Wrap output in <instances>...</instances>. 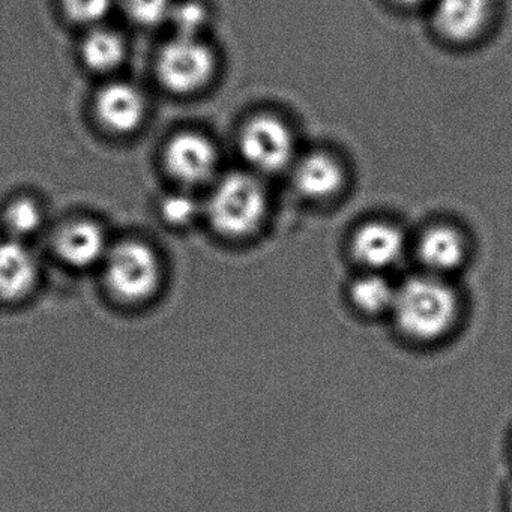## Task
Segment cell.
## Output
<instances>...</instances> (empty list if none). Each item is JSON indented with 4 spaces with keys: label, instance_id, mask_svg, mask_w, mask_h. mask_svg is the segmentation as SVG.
<instances>
[{
    "label": "cell",
    "instance_id": "1",
    "mask_svg": "<svg viewBox=\"0 0 512 512\" xmlns=\"http://www.w3.org/2000/svg\"><path fill=\"white\" fill-rule=\"evenodd\" d=\"M392 313L407 337L418 341L437 340L454 326L457 296L437 275H419L397 289Z\"/></svg>",
    "mask_w": 512,
    "mask_h": 512
},
{
    "label": "cell",
    "instance_id": "2",
    "mask_svg": "<svg viewBox=\"0 0 512 512\" xmlns=\"http://www.w3.org/2000/svg\"><path fill=\"white\" fill-rule=\"evenodd\" d=\"M268 212V196L257 176L233 172L224 176L206 203L212 229L230 239L247 238L262 227Z\"/></svg>",
    "mask_w": 512,
    "mask_h": 512
},
{
    "label": "cell",
    "instance_id": "3",
    "mask_svg": "<svg viewBox=\"0 0 512 512\" xmlns=\"http://www.w3.org/2000/svg\"><path fill=\"white\" fill-rule=\"evenodd\" d=\"M103 265L107 289L125 304H142L160 289L163 268L158 254L145 242L113 245Z\"/></svg>",
    "mask_w": 512,
    "mask_h": 512
},
{
    "label": "cell",
    "instance_id": "4",
    "mask_svg": "<svg viewBox=\"0 0 512 512\" xmlns=\"http://www.w3.org/2000/svg\"><path fill=\"white\" fill-rule=\"evenodd\" d=\"M239 152L259 173L274 175L295 164V137L286 122L274 115H257L239 133Z\"/></svg>",
    "mask_w": 512,
    "mask_h": 512
},
{
    "label": "cell",
    "instance_id": "5",
    "mask_svg": "<svg viewBox=\"0 0 512 512\" xmlns=\"http://www.w3.org/2000/svg\"><path fill=\"white\" fill-rule=\"evenodd\" d=\"M217 59L200 38L176 37L167 43L157 61V73L164 88L190 95L205 88L215 74Z\"/></svg>",
    "mask_w": 512,
    "mask_h": 512
},
{
    "label": "cell",
    "instance_id": "6",
    "mask_svg": "<svg viewBox=\"0 0 512 512\" xmlns=\"http://www.w3.org/2000/svg\"><path fill=\"white\" fill-rule=\"evenodd\" d=\"M217 164V149L199 133L176 134L164 152L167 172L184 185L205 184L214 176Z\"/></svg>",
    "mask_w": 512,
    "mask_h": 512
},
{
    "label": "cell",
    "instance_id": "7",
    "mask_svg": "<svg viewBox=\"0 0 512 512\" xmlns=\"http://www.w3.org/2000/svg\"><path fill=\"white\" fill-rule=\"evenodd\" d=\"M493 11L494 0H436L434 28L451 43H470L490 25Z\"/></svg>",
    "mask_w": 512,
    "mask_h": 512
},
{
    "label": "cell",
    "instance_id": "8",
    "mask_svg": "<svg viewBox=\"0 0 512 512\" xmlns=\"http://www.w3.org/2000/svg\"><path fill=\"white\" fill-rule=\"evenodd\" d=\"M56 256L73 269H88L103 263L109 253L107 236L94 221H74L56 233Z\"/></svg>",
    "mask_w": 512,
    "mask_h": 512
},
{
    "label": "cell",
    "instance_id": "9",
    "mask_svg": "<svg viewBox=\"0 0 512 512\" xmlns=\"http://www.w3.org/2000/svg\"><path fill=\"white\" fill-rule=\"evenodd\" d=\"M40 280V265L23 241L0 242V299L7 302L28 298Z\"/></svg>",
    "mask_w": 512,
    "mask_h": 512
},
{
    "label": "cell",
    "instance_id": "10",
    "mask_svg": "<svg viewBox=\"0 0 512 512\" xmlns=\"http://www.w3.org/2000/svg\"><path fill=\"white\" fill-rule=\"evenodd\" d=\"M95 112L101 124L112 133H133L145 118V98L133 85L112 83L98 94Z\"/></svg>",
    "mask_w": 512,
    "mask_h": 512
},
{
    "label": "cell",
    "instance_id": "11",
    "mask_svg": "<svg viewBox=\"0 0 512 512\" xmlns=\"http://www.w3.org/2000/svg\"><path fill=\"white\" fill-rule=\"evenodd\" d=\"M293 184L301 196L325 200L343 188L346 173L334 155L311 152L293 164Z\"/></svg>",
    "mask_w": 512,
    "mask_h": 512
},
{
    "label": "cell",
    "instance_id": "12",
    "mask_svg": "<svg viewBox=\"0 0 512 512\" xmlns=\"http://www.w3.org/2000/svg\"><path fill=\"white\" fill-rule=\"evenodd\" d=\"M406 247L403 232L394 224L371 221L356 230L352 251L368 268L382 269L395 265Z\"/></svg>",
    "mask_w": 512,
    "mask_h": 512
},
{
    "label": "cell",
    "instance_id": "13",
    "mask_svg": "<svg viewBox=\"0 0 512 512\" xmlns=\"http://www.w3.org/2000/svg\"><path fill=\"white\" fill-rule=\"evenodd\" d=\"M419 260L431 275L455 271L466 257V241L455 227L433 226L425 230L418 244Z\"/></svg>",
    "mask_w": 512,
    "mask_h": 512
},
{
    "label": "cell",
    "instance_id": "14",
    "mask_svg": "<svg viewBox=\"0 0 512 512\" xmlns=\"http://www.w3.org/2000/svg\"><path fill=\"white\" fill-rule=\"evenodd\" d=\"M125 55V44L116 32L95 29L83 41L82 58L86 67L97 73H109L119 67Z\"/></svg>",
    "mask_w": 512,
    "mask_h": 512
},
{
    "label": "cell",
    "instance_id": "15",
    "mask_svg": "<svg viewBox=\"0 0 512 512\" xmlns=\"http://www.w3.org/2000/svg\"><path fill=\"white\" fill-rule=\"evenodd\" d=\"M353 304L365 314H380L394 307L397 289L382 275H365L350 289Z\"/></svg>",
    "mask_w": 512,
    "mask_h": 512
},
{
    "label": "cell",
    "instance_id": "16",
    "mask_svg": "<svg viewBox=\"0 0 512 512\" xmlns=\"http://www.w3.org/2000/svg\"><path fill=\"white\" fill-rule=\"evenodd\" d=\"M4 221L11 238L23 241L40 230L43 224V211L35 200L22 197L8 205Z\"/></svg>",
    "mask_w": 512,
    "mask_h": 512
},
{
    "label": "cell",
    "instance_id": "17",
    "mask_svg": "<svg viewBox=\"0 0 512 512\" xmlns=\"http://www.w3.org/2000/svg\"><path fill=\"white\" fill-rule=\"evenodd\" d=\"M176 29V37L199 38L209 22L208 10L197 0H185L173 5L169 17Z\"/></svg>",
    "mask_w": 512,
    "mask_h": 512
},
{
    "label": "cell",
    "instance_id": "18",
    "mask_svg": "<svg viewBox=\"0 0 512 512\" xmlns=\"http://www.w3.org/2000/svg\"><path fill=\"white\" fill-rule=\"evenodd\" d=\"M125 13L142 26H157L169 20L172 0H122Z\"/></svg>",
    "mask_w": 512,
    "mask_h": 512
},
{
    "label": "cell",
    "instance_id": "19",
    "mask_svg": "<svg viewBox=\"0 0 512 512\" xmlns=\"http://www.w3.org/2000/svg\"><path fill=\"white\" fill-rule=\"evenodd\" d=\"M160 211L167 224L184 227L197 217L199 206L196 200L187 194H173L161 202Z\"/></svg>",
    "mask_w": 512,
    "mask_h": 512
},
{
    "label": "cell",
    "instance_id": "20",
    "mask_svg": "<svg viewBox=\"0 0 512 512\" xmlns=\"http://www.w3.org/2000/svg\"><path fill=\"white\" fill-rule=\"evenodd\" d=\"M113 4L115 0H62L67 16L80 25L100 22L112 10Z\"/></svg>",
    "mask_w": 512,
    "mask_h": 512
},
{
    "label": "cell",
    "instance_id": "21",
    "mask_svg": "<svg viewBox=\"0 0 512 512\" xmlns=\"http://www.w3.org/2000/svg\"><path fill=\"white\" fill-rule=\"evenodd\" d=\"M394 2H397L401 7L415 8L419 7V5L425 4L428 0H394Z\"/></svg>",
    "mask_w": 512,
    "mask_h": 512
},
{
    "label": "cell",
    "instance_id": "22",
    "mask_svg": "<svg viewBox=\"0 0 512 512\" xmlns=\"http://www.w3.org/2000/svg\"><path fill=\"white\" fill-rule=\"evenodd\" d=\"M509 511L512 512V493H511V497H509Z\"/></svg>",
    "mask_w": 512,
    "mask_h": 512
}]
</instances>
